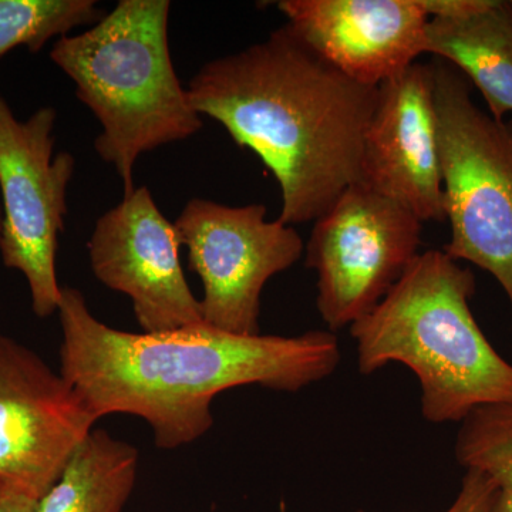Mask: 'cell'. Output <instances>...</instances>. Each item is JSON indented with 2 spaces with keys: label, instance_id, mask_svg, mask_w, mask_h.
I'll return each instance as SVG.
<instances>
[{
  "label": "cell",
  "instance_id": "cell-1",
  "mask_svg": "<svg viewBox=\"0 0 512 512\" xmlns=\"http://www.w3.org/2000/svg\"><path fill=\"white\" fill-rule=\"evenodd\" d=\"M60 375L97 420L141 417L157 447L174 450L214 424L211 403L232 387L296 393L332 375L342 360L338 336H245L202 325L163 333L110 328L87 308L83 293L62 288Z\"/></svg>",
  "mask_w": 512,
  "mask_h": 512
},
{
  "label": "cell",
  "instance_id": "cell-2",
  "mask_svg": "<svg viewBox=\"0 0 512 512\" xmlns=\"http://www.w3.org/2000/svg\"><path fill=\"white\" fill-rule=\"evenodd\" d=\"M377 89L340 73L288 25L205 63L187 87L195 111L222 124L274 174L278 220L292 227L315 222L359 183Z\"/></svg>",
  "mask_w": 512,
  "mask_h": 512
},
{
  "label": "cell",
  "instance_id": "cell-3",
  "mask_svg": "<svg viewBox=\"0 0 512 512\" xmlns=\"http://www.w3.org/2000/svg\"><path fill=\"white\" fill-rule=\"evenodd\" d=\"M473 271L439 249L416 256L369 315L350 326L362 375L402 363L419 379L421 414L461 423L480 407L512 403V363L484 335L470 301Z\"/></svg>",
  "mask_w": 512,
  "mask_h": 512
},
{
  "label": "cell",
  "instance_id": "cell-4",
  "mask_svg": "<svg viewBox=\"0 0 512 512\" xmlns=\"http://www.w3.org/2000/svg\"><path fill=\"white\" fill-rule=\"evenodd\" d=\"M168 0H120L79 35L57 39L50 59L76 86L77 99L101 126L94 148L116 168L124 197L136 190L134 167L144 153L201 130L168 45Z\"/></svg>",
  "mask_w": 512,
  "mask_h": 512
},
{
  "label": "cell",
  "instance_id": "cell-5",
  "mask_svg": "<svg viewBox=\"0 0 512 512\" xmlns=\"http://www.w3.org/2000/svg\"><path fill=\"white\" fill-rule=\"evenodd\" d=\"M444 211L443 251L493 275L512 312V123L494 120L450 64H436Z\"/></svg>",
  "mask_w": 512,
  "mask_h": 512
},
{
  "label": "cell",
  "instance_id": "cell-6",
  "mask_svg": "<svg viewBox=\"0 0 512 512\" xmlns=\"http://www.w3.org/2000/svg\"><path fill=\"white\" fill-rule=\"evenodd\" d=\"M423 224L399 202L356 183L313 222L306 266L330 332L369 315L420 254Z\"/></svg>",
  "mask_w": 512,
  "mask_h": 512
},
{
  "label": "cell",
  "instance_id": "cell-7",
  "mask_svg": "<svg viewBox=\"0 0 512 512\" xmlns=\"http://www.w3.org/2000/svg\"><path fill=\"white\" fill-rule=\"evenodd\" d=\"M56 121L53 107L16 119L0 96V254L6 268L25 275L37 318H49L62 302L56 256L76 168L72 154H53Z\"/></svg>",
  "mask_w": 512,
  "mask_h": 512
},
{
  "label": "cell",
  "instance_id": "cell-8",
  "mask_svg": "<svg viewBox=\"0 0 512 512\" xmlns=\"http://www.w3.org/2000/svg\"><path fill=\"white\" fill-rule=\"evenodd\" d=\"M188 265L200 276L202 320L237 335H259L266 282L301 259L305 244L292 225L266 220L261 204L229 207L192 198L174 221Z\"/></svg>",
  "mask_w": 512,
  "mask_h": 512
},
{
  "label": "cell",
  "instance_id": "cell-9",
  "mask_svg": "<svg viewBox=\"0 0 512 512\" xmlns=\"http://www.w3.org/2000/svg\"><path fill=\"white\" fill-rule=\"evenodd\" d=\"M96 417L33 350L0 335V481L37 500L56 483Z\"/></svg>",
  "mask_w": 512,
  "mask_h": 512
},
{
  "label": "cell",
  "instance_id": "cell-10",
  "mask_svg": "<svg viewBox=\"0 0 512 512\" xmlns=\"http://www.w3.org/2000/svg\"><path fill=\"white\" fill-rule=\"evenodd\" d=\"M180 238L147 187L136 188L101 215L87 249L101 284L130 296L146 333L202 325L180 261Z\"/></svg>",
  "mask_w": 512,
  "mask_h": 512
},
{
  "label": "cell",
  "instance_id": "cell-11",
  "mask_svg": "<svg viewBox=\"0 0 512 512\" xmlns=\"http://www.w3.org/2000/svg\"><path fill=\"white\" fill-rule=\"evenodd\" d=\"M359 183L421 222L446 221L434 66L417 62L377 89Z\"/></svg>",
  "mask_w": 512,
  "mask_h": 512
},
{
  "label": "cell",
  "instance_id": "cell-12",
  "mask_svg": "<svg viewBox=\"0 0 512 512\" xmlns=\"http://www.w3.org/2000/svg\"><path fill=\"white\" fill-rule=\"evenodd\" d=\"M296 36L353 82L382 86L427 53L423 0H282Z\"/></svg>",
  "mask_w": 512,
  "mask_h": 512
},
{
  "label": "cell",
  "instance_id": "cell-13",
  "mask_svg": "<svg viewBox=\"0 0 512 512\" xmlns=\"http://www.w3.org/2000/svg\"><path fill=\"white\" fill-rule=\"evenodd\" d=\"M427 53L457 67L494 120L512 113L511 0H470L456 15L430 18Z\"/></svg>",
  "mask_w": 512,
  "mask_h": 512
},
{
  "label": "cell",
  "instance_id": "cell-14",
  "mask_svg": "<svg viewBox=\"0 0 512 512\" xmlns=\"http://www.w3.org/2000/svg\"><path fill=\"white\" fill-rule=\"evenodd\" d=\"M137 467V448L93 430L39 498L36 512H120L136 484Z\"/></svg>",
  "mask_w": 512,
  "mask_h": 512
},
{
  "label": "cell",
  "instance_id": "cell-15",
  "mask_svg": "<svg viewBox=\"0 0 512 512\" xmlns=\"http://www.w3.org/2000/svg\"><path fill=\"white\" fill-rule=\"evenodd\" d=\"M457 463L497 485L490 512H512V403L480 407L461 421Z\"/></svg>",
  "mask_w": 512,
  "mask_h": 512
},
{
  "label": "cell",
  "instance_id": "cell-16",
  "mask_svg": "<svg viewBox=\"0 0 512 512\" xmlns=\"http://www.w3.org/2000/svg\"><path fill=\"white\" fill-rule=\"evenodd\" d=\"M96 0H0V56L25 46L39 53L53 39L104 18Z\"/></svg>",
  "mask_w": 512,
  "mask_h": 512
},
{
  "label": "cell",
  "instance_id": "cell-17",
  "mask_svg": "<svg viewBox=\"0 0 512 512\" xmlns=\"http://www.w3.org/2000/svg\"><path fill=\"white\" fill-rule=\"evenodd\" d=\"M497 485L477 470H466L460 493L444 512H490Z\"/></svg>",
  "mask_w": 512,
  "mask_h": 512
},
{
  "label": "cell",
  "instance_id": "cell-18",
  "mask_svg": "<svg viewBox=\"0 0 512 512\" xmlns=\"http://www.w3.org/2000/svg\"><path fill=\"white\" fill-rule=\"evenodd\" d=\"M37 498L0 481V512H36Z\"/></svg>",
  "mask_w": 512,
  "mask_h": 512
},
{
  "label": "cell",
  "instance_id": "cell-19",
  "mask_svg": "<svg viewBox=\"0 0 512 512\" xmlns=\"http://www.w3.org/2000/svg\"><path fill=\"white\" fill-rule=\"evenodd\" d=\"M2 222H3L2 208H0V235H2Z\"/></svg>",
  "mask_w": 512,
  "mask_h": 512
},
{
  "label": "cell",
  "instance_id": "cell-20",
  "mask_svg": "<svg viewBox=\"0 0 512 512\" xmlns=\"http://www.w3.org/2000/svg\"><path fill=\"white\" fill-rule=\"evenodd\" d=\"M356 512H365V511L359 510V511H356Z\"/></svg>",
  "mask_w": 512,
  "mask_h": 512
},
{
  "label": "cell",
  "instance_id": "cell-21",
  "mask_svg": "<svg viewBox=\"0 0 512 512\" xmlns=\"http://www.w3.org/2000/svg\"><path fill=\"white\" fill-rule=\"evenodd\" d=\"M511 2H512V0H511Z\"/></svg>",
  "mask_w": 512,
  "mask_h": 512
}]
</instances>
